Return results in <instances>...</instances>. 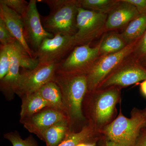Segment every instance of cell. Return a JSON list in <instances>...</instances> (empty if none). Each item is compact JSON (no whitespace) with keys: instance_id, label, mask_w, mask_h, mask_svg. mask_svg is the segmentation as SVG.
<instances>
[{"instance_id":"1","label":"cell","mask_w":146,"mask_h":146,"mask_svg":"<svg viewBox=\"0 0 146 146\" xmlns=\"http://www.w3.org/2000/svg\"><path fill=\"white\" fill-rule=\"evenodd\" d=\"M54 82L60 89L71 131H80L88 125L82 109L84 99L88 91L86 74L56 72Z\"/></svg>"},{"instance_id":"2","label":"cell","mask_w":146,"mask_h":146,"mask_svg":"<svg viewBox=\"0 0 146 146\" xmlns=\"http://www.w3.org/2000/svg\"><path fill=\"white\" fill-rule=\"evenodd\" d=\"M121 89L119 86H110L88 91L85 95L82 112L87 124L97 133L101 134L102 130L115 119Z\"/></svg>"},{"instance_id":"3","label":"cell","mask_w":146,"mask_h":146,"mask_svg":"<svg viewBox=\"0 0 146 146\" xmlns=\"http://www.w3.org/2000/svg\"><path fill=\"white\" fill-rule=\"evenodd\" d=\"M49 7L48 16H41L46 31L53 35L74 36L77 32L76 18L79 0H40Z\"/></svg>"},{"instance_id":"4","label":"cell","mask_w":146,"mask_h":146,"mask_svg":"<svg viewBox=\"0 0 146 146\" xmlns=\"http://www.w3.org/2000/svg\"><path fill=\"white\" fill-rule=\"evenodd\" d=\"M145 123L143 111L134 109L130 118L120 110L115 119L101 131L102 138L122 146H134Z\"/></svg>"},{"instance_id":"5","label":"cell","mask_w":146,"mask_h":146,"mask_svg":"<svg viewBox=\"0 0 146 146\" xmlns=\"http://www.w3.org/2000/svg\"><path fill=\"white\" fill-rule=\"evenodd\" d=\"M138 41L119 52L100 56L86 74L88 91L96 90L105 79L132 55Z\"/></svg>"},{"instance_id":"6","label":"cell","mask_w":146,"mask_h":146,"mask_svg":"<svg viewBox=\"0 0 146 146\" xmlns=\"http://www.w3.org/2000/svg\"><path fill=\"white\" fill-rule=\"evenodd\" d=\"M108 14L78 7L77 32L74 36L77 46L90 44L105 31Z\"/></svg>"},{"instance_id":"7","label":"cell","mask_w":146,"mask_h":146,"mask_svg":"<svg viewBox=\"0 0 146 146\" xmlns=\"http://www.w3.org/2000/svg\"><path fill=\"white\" fill-rule=\"evenodd\" d=\"M99 57V44L95 47L91 46L90 44L76 46L65 58L58 63L56 72L86 74Z\"/></svg>"},{"instance_id":"8","label":"cell","mask_w":146,"mask_h":146,"mask_svg":"<svg viewBox=\"0 0 146 146\" xmlns=\"http://www.w3.org/2000/svg\"><path fill=\"white\" fill-rule=\"evenodd\" d=\"M56 63H39L31 70H23L16 87V94L22 97L36 92L45 84L54 81Z\"/></svg>"},{"instance_id":"9","label":"cell","mask_w":146,"mask_h":146,"mask_svg":"<svg viewBox=\"0 0 146 146\" xmlns=\"http://www.w3.org/2000/svg\"><path fill=\"white\" fill-rule=\"evenodd\" d=\"M74 36L56 35L44 39L34 57L39 63H58L65 58L76 46Z\"/></svg>"},{"instance_id":"10","label":"cell","mask_w":146,"mask_h":146,"mask_svg":"<svg viewBox=\"0 0 146 146\" xmlns=\"http://www.w3.org/2000/svg\"><path fill=\"white\" fill-rule=\"evenodd\" d=\"M146 80V69L133 58H127L108 76L97 89L125 87Z\"/></svg>"},{"instance_id":"11","label":"cell","mask_w":146,"mask_h":146,"mask_svg":"<svg viewBox=\"0 0 146 146\" xmlns=\"http://www.w3.org/2000/svg\"><path fill=\"white\" fill-rule=\"evenodd\" d=\"M37 1L36 0L30 1L27 13L23 18L25 38L34 52L44 39L54 36L46 31L42 25L41 16L36 6Z\"/></svg>"},{"instance_id":"12","label":"cell","mask_w":146,"mask_h":146,"mask_svg":"<svg viewBox=\"0 0 146 146\" xmlns=\"http://www.w3.org/2000/svg\"><path fill=\"white\" fill-rule=\"evenodd\" d=\"M65 119H67L65 113L47 107L30 117L20 119V121L29 132L43 141V135L49 128Z\"/></svg>"},{"instance_id":"13","label":"cell","mask_w":146,"mask_h":146,"mask_svg":"<svg viewBox=\"0 0 146 146\" xmlns=\"http://www.w3.org/2000/svg\"><path fill=\"white\" fill-rule=\"evenodd\" d=\"M23 48L17 41L12 45L9 69L5 76L0 80V90L8 101L13 100L16 94V88L21 75L19 72L20 58Z\"/></svg>"},{"instance_id":"14","label":"cell","mask_w":146,"mask_h":146,"mask_svg":"<svg viewBox=\"0 0 146 146\" xmlns=\"http://www.w3.org/2000/svg\"><path fill=\"white\" fill-rule=\"evenodd\" d=\"M0 19L13 37L32 57L34 52L27 42L24 34L23 21L22 17L2 3L0 2Z\"/></svg>"},{"instance_id":"15","label":"cell","mask_w":146,"mask_h":146,"mask_svg":"<svg viewBox=\"0 0 146 146\" xmlns=\"http://www.w3.org/2000/svg\"><path fill=\"white\" fill-rule=\"evenodd\" d=\"M140 15L133 4L125 0H120V2L108 14L105 31L122 28Z\"/></svg>"},{"instance_id":"16","label":"cell","mask_w":146,"mask_h":146,"mask_svg":"<svg viewBox=\"0 0 146 146\" xmlns=\"http://www.w3.org/2000/svg\"><path fill=\"white\" fill-rule=\"evenodd\" d=\"M102 135L97 133L87 125L78 132L70 131L58 146H76L81 143H96L100 140Z\"/></svg>"},{"instance_id":"17","label":"cell","mask_w":146,"mask_h":146,"mask_svg":"<svg viewBox=\"0 0 146 146\" xmlns=\"http://www.w3.org/2000/svg\"><path fill=\"white\" fill-rule=\"evenodd\" d=\"M37 91L50 108L65 114L61 92L55 82L52 81L45 84Z\"/></svg>"},{"instance_id":"18","label":"cell","mask_w":146,"mask_h":146,"mask_svg":"<svg viewBox=\"0 0 146 146\" xmlns=\"http://www.w3.org/2000/svg\"><path fill=\"white\" fill-rule=\"evenodd\" d=\"M21 99L20 119L30 117L44 108L50 107L37 91L23 97Z\"/></svg>"},{"instance_id":"19","label":"cell","mask_w":146,"mask_h":146,"mask_svg":"<svg viewBox=\"0 0 146 146\" xmlns=\"http://www.w3.org/2000/svg\"><path fill=\"white\" fill-rule=\"evenodd\" d=\"M70 131L67 119L61 120L51 126L44 133L43 141L46 146H58Z\"/></svg>"},{"instance_id":"20","label":"cell","mask_w":146,"mask_h":146,"mask_svg":"<svg viewBox=\"0 0 146 146\" xmlns=\"http://www.w3.org/2000/svg\"><path fill=\"white\" fill-rule=\"evenodd\" d=\"M128 45L121 34L110 33L104 35L99 44L100 56L119 52Z\"/></svg>"},{"instance_id":"21","label":"cell","mask_w":146,"mask_h":146,"mask_svg":"<svg viewBox=\"0 0 146 146\" xmlns=\"http://www.w3.org/2000/svg\"><path fill=\"white\" fill-rule=\"evenodd\" d=\"M146 31V14H140L121 33L128 44L139 41Z\"/></svg>"},{"instance_id":"22","label":"cell","mask_w":146,"mask_h":146,"mask_svg":"<svg viewBox=\"0 0 146 146\" xmlns=\"http://www.w3.org/2000/svg\"><path fill=\"white\" fill-rule=\"evenodd\" d=\"M120 1V0H79L80 7L107 14Z\"/></svg>"},{"instance_id":"23","label":"cell","mask_w":146,"mask_h":146,"mask_svg":"<svg viewBox=\"0 0 146 146\" xmlns=\"http://www.w3.org/2000/svg\"><path fill=\"white\" fill-rule=\"evenodd\" d=\"M4 137L9 140L13 146H38L36 140L32 135L25 139H22L17 131L7 132L4 134Z\"/></svg>"},{"instance_id":"24","label":"cell","mask_w":146,"mask_h":146,"mask_svg":"<svg viewBox=\"0 0 146 146\" xmlns=\"http://www.w3.org/2000/svg\"><path fill=\"white\" fill-rule=\"evenodd\" d=\"M11 46L0 45V80L5 76L9 69Z\"/></svg>"},{"instance_id":"25","label":"cell","mask_w":146,"mask_h":146,"mask_svg":"<svg viewBox=\"0 0 146 146\" xmlns=\"http://www.w3.org/2000/svg\"><path fill=\"white\" fill-rule=\"evenodd\" d=\"M2 3L23 18L27 11L29 2L25 0H1Z\"/></svg>"},{"instance_id":"26","label":"cell","mask_w":146,"mask_h":146,"mask_svg":"<svg viewBox=\"0 0 146 146\" xmlns=\"http://www.w3.org/2000/svg\"><path fill=\"white\" fill-rule=\"evenodd\" d=\"M39 64V61L37 58L31 57L23 48H22L20 54V67L23 70H31L36 68Z\"/></svg>"},{"instance_id":"27","label":"cell","mask_w":146,"mask_h":146,"mask_svg":"<svg viewBox=\"0 0 146 146\" xmlns=\"http://www.w3.org/2000/svg\"><path fill=\"white\" fill-rule=\"evenodd\" d=\"M16 40L6 26L3 21L0 19V42L1 46L13 44Z\"/></svg>"},{"instance_id":"28","label":"cell","mask_w":146,"mask_h":146,"mask_svg":"<svg viewBox=\"0 0 146 146\" xmlns=\"http://www.w3.org/2000/svg\"><path fill=\"white\" fill-rule=\"evenodd\" d=\"M132 55V58L137 61L146 56V31L138 41Z\"/></svg>"},{"instance_id":"29","label":"cell","mask_w":146,"mask_h":146,"mask_svg":"<svg viewBox=\"0 0 146 146\" xmlns=\"http://www.w3.org/2000/svg\"><path fill=\"white\" fill-rule=\"evenodd\" d=\"M133 4L140 14H146V0H125Z\"/></svg>"},{"instance_id":"30","label":"cell","mask_w":146,"mask_h":146,"mask_svg":"<svg viewBox=\"0 0 146 146\" xmlns=\"http://www.w3.org/2000/svg\"><path fill=\"white\" fill-rule=\"evenodd\" d=\"M134 146H146V127L141 129Z\"/></svg>"},{"instance_id":"31","label":"cell","mask_w":146,"mask_h":146,"mask_svg":"<svg viewBox=\"0 0 146 146\" xmlns=\"http://www.w3.org/2000/svg\"><path fill=\"white\" fill-rule=\"evenodd\" d=\"M101 139L103 141L104 146H122L119 145V144L112 142V141H107V140H105L104 139V138H102V137Z\"/></svg>"},{"instance_id":"32","label":"cell","mask_w":146,"mask_h":146,"mask_svg":"<svg viewBox=\"0 0 146 146\" xmlns=\"http://www.w3.org/2000/svg\"><path fill=\"white\" fill-rule=\"evenodd\" d=\"M140 87L142 94L146 97V80H144L140 84Z\"/></svg>"},{"instance_id":"33","label":"cell","mask_w":146,"mask_h":146,"mask_svg":"<svg viewBox=\"0 0 146 146\" xmlns=\"http://www.w3.org/2000/svg\"><path fill=\"white\" fill-rule=\"evenodd\" d=\"M96 143H87L86 144V146H96Z\"/></svg>"},{"instance_id":"34","label":"cell","mask_w":146,"mask_h":146,"mask_svg":"<svg viewBox=\"0 0 146 146\" xmlns=\"http://www.w3.org/2000/svg\"><path fill=\"white\" fill-rule=\"evenodd\" d=\"M87 143H81L77 145L76 146H86V144Z\"/></svg>"},{"instance_id":"35","label":"cell","mask_w":146,"mask_h":146,"mask_svg":"<svg viewBox=\"0 0 146 146\" xmlns=\"http://www.w3.org/2000/svg\"><path fill=\"white\" fill-rule=\"evenodd\" d=\"M144 115H145V127H146V110L145 111H144Z\"/></svg>"}]
</instances>
